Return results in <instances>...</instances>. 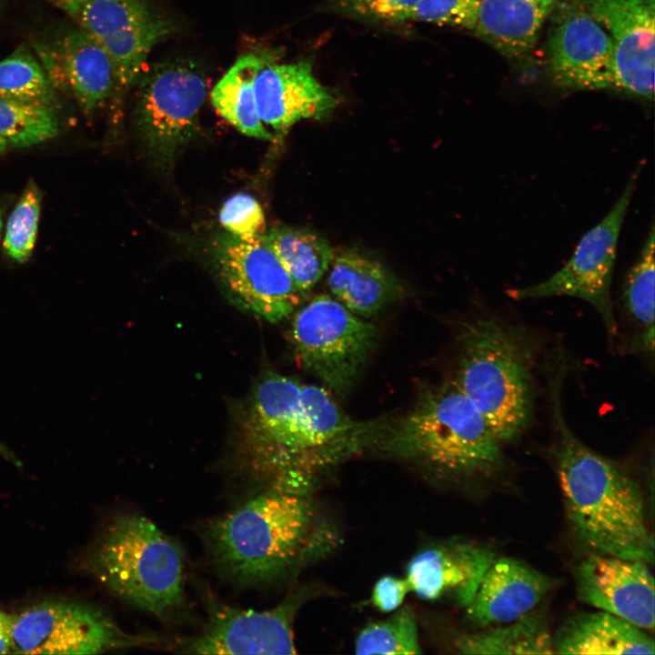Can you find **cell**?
<instances>
[{"mask_svg":"<svg viewBox=\"0 0 655 655\" xmlns=\"http://www.w3.org/2000/svg\"><path fill=\"white\" fill-rule=\"evenodd\" d=\"M3 4H4V0H0V10H1L2 6H3Z\"/></svg>","mask_w":655,"mask_h":655,"instance_id":"obj_40","label":"cell"},{"mask_svg":"<svg viewBox=\"0 0 655 655\" xmlns=\"http://www.w3.org/2000/svg\"><path fill=\"white\" fill-rule=\"evenodd\" d=\"M12 652V616L0 609V654Z\"/></svg>","mask_w":655,"mask_h":655,"instance_id":"obj_35","label":"cell"},{"mask_svg":"<svg viewBox=\"0 0 655 655\" xmlns=\"http://www.w3.org/2000/svg\"><path fill=\"white\" fill-rule=\"evenodd\" d=\"M558 7L547 44L553 82L574 90L615 88L613 46L607 31L581 0Z\"/></svg>","mask_w":655,"mask_h":655,"instance_id":"obj_12","label":"cell"},{"mask_svg":"<svg viewBox=\"0 0 655 655\" xmlns=\"http://www.w3.org/2000/svg\"><path fill=\"white\" fill-rule=\"evenodd\" d=\"M274 60L269 53L245 54L237 59L211 91L212 105L221 116L244 135L266 141H273L276 136L258 115L254 80L260 68Z\"/></svg>","mask_w":655,"mask_h":655,"instance_id":"obj_23","label":"cell"},{"mask_svg":"<svg viewBox=\"0 0 655 655\" xmlns=\"http://www.w3.org/2000/svg\"><path fill=\"white\" fill-rule=\"evenodd\" d=\"M0 456H2L4 458L8 460L9 462L13 463L16 467L21 466V462L19 459L15 457V455L12 452L11 449H9L5 445H4L0 441Z\"/></svg>","mask_w":655,"mask_h":655,"instance_id":"obj_37","label":"cell"},{"mask_svg":"<svg viewBox=\"0 0 655 655\" xmlns=\"http://www.w3.org/2000/svg\"><path fill=\"white\" fill-rule=\"evenodd\" d=\"M410 591L408 580L387 575L380 578L374 586L371 601L382 612L397 610Z\"/></svg>","mask_w":655,"mask_h":655,"instance_id":"obj_34","label":"cell"},{"mask_svg":"<svg viewBox=\"0 0 655 655\" xmlns=\"http://www.w3.org/2000/svg\"><path fill=\"white\" fill-rule=\"evenodd\" d=\"M41 196L36 185L28 183L9 217L3 246L5 254L18 263L25 262L35 247Z\"/></svg>","mask_w":655,"mask_h":655,"instance_id":"obj_30","label":"cell"},{"mask_svg":"<svg viewBox=\"0 0 655 655\" xmlns=\"http://www.w3.org/2000/svg\"><path fill=\"white\" fill-rule=\"evenodd\" d=\"M86 568L116 597L157 618L171 619L186 606L184 550L144 516L114 519Z\"/></svg>","mask_w":655,"mask_h":655,"instance_id":"obj_5","label":"cell"},{"mask_svg":"<svg viewBox=\"0 0 655 655\" xmlns=\"http://www.w3.org/2000/svg\"><path fill=\"white\" fill-rule=\"evenodd\" d=\"M561 380L562 368L549 388L556 435L553 454L569 529L593 553L652 563L654 543L640 487L570 429L559 400Z\"/></svg>","mask_w":655,"mask_h":655,"instance_id":"obj_1","label":"cell"},{"mask_svg":"<svg viewBox=\"0 0 655 655\" xmlns=\"http://www.w3.org/2000/svg\"><path fill=\"white\" fill-rule=\"evenodd\" d=\"M558 0H479L473 31L497 51L519 57L535 45Z\"/></svg>","mask_w":655,"mask_h":655,"instance_id":"obj_22","label":"cell"},{"mask_svg":"<svg viewBox=\"0 0 655 655\" xmlns=\"http://www.w3.org/2000/svg\"><path fill=\"white\" fill-rule=\"evenodd\" d=\"M300 472L290 469L277 475L267 489L206 525L208 552L233 581H269L311 546L315 511L299 489Z\"/></svg>","mask_w":655,"mask_h":655,"instance_id":"obj_2","label":"cell"},{"mask_svg":"<svg viewBox=\"0 0 655 655\" xmlns=\"http://www.w3.org/2000/svg\"><path fill=\"white\" fill-rule=\"evenodd\" d=\"M579 600L646 630L654 629V578L641 559L591 553L577 566Z\"/></svg>","mask_w":655,"mask_h":655,"instance_id":"obj_14","label":"cell"},{"mask_svg":"<svg viewBox=\"0 0 655 655\" xmlns=\"http://www.w3.org/2000/svg\"><path fill=\"white\" fill-rule=\"evenodd\" d=\"M654 227L630 269L622 289L626 317L633 332L626 349L652 356L654 349Z\"/></svg>","mask_w":655,"mask_h":655,"instance_id":"obj_25","label":"cell"},{"mask_svg":"<svg viewBox=\"0 0 655 655\" xmlns=\"http://www.w3.org/2000/svg\"><path fill=\"white\" fill-rule=\"evenodd\" d=\"M1 215H2V211L0 208V235H1V229H2V216Z\"/></svg>","mask_w":655,"mask_h":655,"instance_id":"obj_39","label":"cell"},{"mask_svg":"<svg viewBox=\"0 0 655 655\" xmlns=\"http://www.w3.org/2000/svg\"><path fill=\"white\" fill-rule=\"evenodd\" d=\"M11 616L15 654H99L158 641L126 632L101 609L69 599H43Z\"/></svg>","mask_w":655,"mask_h":655,"instance_id":"obj_7","label":"cell"},{"mask_svg":"<svg viewBox=\"0 0 655 655\" xmlns=\"http://www.w3.org/2000/svg\"><path fill=\"white\" fill-rule=\"evenodd\" d=\"M221 280L234 298L263 319L277 323L291 316L306 297L265 238L225 233L214 244Z\"/></svg>","mask_w":655,"mask_h":655,"instance_id":"obj_10","label":"cell"},{"mask_svg":"<svg viewBox=\"0 0 655 655\" xmlns=\"http://www.w3.org/2000/svg\"><path fill=\"white\" fill-rule=\"evenodd\" d=\"M218 217L226 232L238 237H260L267 232L262 207L254 196L247 193H238L227 198Z\"/></svg>","mask_w":655,"mask_h":655,"instance_id":"obj_31","label":"cell"},{"mask_svg":"<svg viewBox=\"0 0 655 655\" xmlns=\"http://www.w3.org/2000/svg\"><path fill=\"white\" fill-rule=\"evenodd\" d=\"M557 654H653L646 630L609 612H583L570 618L553 638Z\"/></svg>","mask_w":655,"mask_h":655,"instance_id":"obj_21","label":"cell"},{"mask_svg":"<svg viewBox=\"0 0 655 655\" xmlns=\"http://www.w3.org/2000/svg\"><path fill=\"white\" fill-rule=\"evenodd\" d=\"M70 16L109 56L114 95L138 81L151 49L175 30L172 22L142 0H90Z\"/></svg>","mask_w":655,"mask_h":655,"instance_id":"obj_11","label":"cell"},{"mask_svg":"<svg viewBox=\"0 0 655 655\" xmlns=\"http://www.w3.org/2000/svg\"><path fill=\"white\" fill-rule=\"evenodd\" d=\"M479 0H419L412 20L474 30Z\"/></svg>","mask_w":655,"mask_h":655,"instance_id":"obj_33","label":"cell"},{"mask_svg":"<svg viewBox=\"0 0 655 655\" xmlns=\"http://www.w3.org/2000/svg\"><path fill=\"white\" fill-rule=\"evenodd\" d=\"M357 654H421L418 628L413 613L404 608L389 619L371 623L358 634Z\"/></svg>","mask_w":655,"mask_h":655,"instance_id":"obj_29","label":"cell"},{"mask_svg":"<svg viewBox=\"0 0 655 655\" xmlns=\"http://www.w3.org/2000/svg\"><path fill=\"white\" fill-rule=\"evenodd\" d=\"M581 1L611 39L615 88L651 100L655 0Z\"/></svg>","mask_w":655,"mask_h":655,"instance_id":"obj_13","label":"cell"},{"mask_svg":"<svg viewBox=\"0 0 655 655\" xmlns=\"http://www.w3.org/2000/svg\"><path fill=\"white\" fill-rule=\"evenodd\" d=\"M295 312L289 335L297 361L331 393L346 395L371 357L378 327L330 294L315 296Z\"/></svg>","mask_w":655,"mask_h":655,"instance_id":"obj_6","label":"cell"},{"mask_svg":"<svg viewBox=\"0 0 655 655\" xmlns=\"http://www.w3.org/2000/svg\"><path fill=\"white\" fill-rule=\"evenodd\" d=\"M419 0H331L326 9L372 22L412 20Z\"/></svg>","mask_w":655,"mask_h":655,"instance_id":"obj_32","label":"cell"},{"mask_svg":"<svg viewBox=\"0 0 655 655\" xmlns=\"http://www.w3.org/2000/svg\"><path fill=\"white\" fill-rule=\"evenodd\" d=\"M206 94L205 75L190 60L158 63L143 75L136 117L147 149L159 163H170L193 136Z\"/></svg>","mask_w":655,"mask_h":655,"instance_id":"obj_9","label":"cell"},{"mask_svg":"<svg viewBox=\"0 0 655 655\" xmlns=\"http://www.w3.org/2000/svg\"><path fill=\"white\" fill-rule=\"evenodd\" d=\"M454 379L504 444L516 441L534 414V347L519 327L495 317L462 323Z\"/></svg>","mask_w":655,"mask_h":655,"instance_id":"obj_3","label":"cell"},{"mask_svg":"<svg viewBox=\"0 0 655 655\" xmlns=\"http://www.w3.org/2000/svg\"><path fill=\"white\" fill-rule=\"evenodd\" d=\"M58 8L64 10L67 15H71L80 6L90 0H50Z\"/></svg>","mask_w":655,"mask_h":655,"instance_id":"obj_36","label":"cell"},{"mask_svg":"<svg viewBox=\"0 0 655 655\" xmlns=\"http://www.w3.org/2000/svg\"><path fill=\"white\" fill-rule=\"evenodd\" d=\"M379 442L450 475L487 477L504 463L503 443L455 380L424 390Z\"/></svg>","mask_w":655,"mask_h":655,"instance_id":"obj_4","label":"cell"},{"mask_svg":"<svg viewBox=\"0 0 655 655\" xmlns=\"http://www.w3.org/2000/svg\"><path fill=\"white\" fill-rule=\"evenodd\" d=\"M495 557L489 547L450 541L417 554L408 564L406 579L423 600L447 598L467 607Z\"/></svg>","mask_w":655,"mask_h":655,"instance_id":"obj_17","label":"cell"},{"mask_svg":"<svg viewBox=\"0 0 655 655\" xmlns=\"http://www.w3.org/2000/svg\"><path fill=\"white\" fill-rule=\"evenodd\" d=\"M0 98L53 106L55 85L24 46L0 60Z\"/></svg>","mask_w":655,"mask_h":655,"instance_id":"obj_27","label":"cell"},{"mask_svg":"<svg viewBox=\"0 0 655 655\" xmlns=\"http://www.w3.org/2000/svg\"><path fill=\"white\" fill-rule=\"evenodd\" d=\"M545 574L509 557L494 559L466 607L467 618L482 628L509 623L531 612L551 589Z\"/></svg>","mask_w":655,"mask_h":655,"instance_id":"obj_18","label":"cell"},{"mask_svg":"<svg viewBox=\"0 0 655 655\" xmlns=\"http://www.w3.org/2000/svg\"><path fill=\"white\" fill-rule=\"evenodd\" d=\"M642 165L637 166L609 213L579 242L569 261L549 278L511 290L518 299L574 297L600 314L611 341L618 325L611 299V283L620 232L636 189Z\"/></svg>","mask_w":655,"mask_h":655,"instance_id":"obj_8","label":"cell"},{"mask_svg":"<svg viewBox=\"0 0 655 655\" xmlns=\"http://www.w3.org/2000/svg\"><path fill=\"white\" fill-rule=\"evenodd\" d=\"M254 91L260 119L281 134L302 119L328 116L337 106L307 61L266 64L256 76Z\"/></svg>","mask_w":655,"mask_h":655,"instance_id":"obj_16","label":"cell"},{"mask_svg":"<svg viewBox=\"0 0 655 655\" xmlns=\"http://www.w3.org/2000/svg\"><path fill=\"white\" fill-rule=\"evenodd\" d=\"M326 274L330 295L363 318L369 319L404 294L391 271L355 250L335 253Z\"/></svg>","mask_w":655,"mask_h":655,"instance_id":"obj_19","label":"cell"},{"mask_svg":"<svg viewBox=\"0 0 655 655\" xmlns=\"http://www.w3.org/2000/svg\"><path fill=\"white\" fill-rule=\"evenodd\" d=\"M54 59L58 76L82 110L91 113L114 92V72L103 47L81 28L67 31L58 41Z\"/></svg>","mask_w":655,"mask_h":655,"instance_id":"obj_20","label":"cell"},{"mask_svg":"<svg viewBox=\"0 0 655 655\" xmlns=\"http://www.w3.org/2000/svg\"><path fill=\"white\" fill-rule=\"evenodd\" d=\"M265 238L305 297L326 275L336 253L326 239L304 228L274 227Z\"/></svg>","mask_w":655,"mask_h":655,"instance_id":"obj_24","label":"cell"},{"mask_svg":"<svg viewBox=\"0 0 655 655\" xmlns=\"http://www.w3.org/2000/svg\"><path fill=\"white\" fill-rule=\"evenodd\" d=\"M57 133L58 120L52 106L0 98V136L7 146L29 147Z\"/></svg>","mask_w":655,"mask_h":655,"instance_id":"obj_28","label":"cell"},{"mask_svg":"<svg viewBox=\"0 0 655 655\" xmlns=\"http://www.w3.org/2000/svg\"><path fill=\"white\" fill-rule=\"evenodd\" d=\"M464 654H552L553 637L542 619L531 612L504 624L484 628L457 641Z\"/></svg>","mask_w":655,"mask_h":655,"instance_id":"obj_26","label":"cell"},{"mask_svg":"<svg viewBox=\"0 0 655 655\" xmlns=\"http://www.w3.org/2000/svg\"><path fill=\"white\" fill-rule=\"evenodd\" d=\"M6 147H7L6 142L0 136V153L5 152Z\"/></svg>","mask_w":655,"mask_h":655,"instance_id":"obj_38","label":"cell"},{"mask_svg":"<svg viewBox=\"0 0 655 655\" xmlns=\"http://www.w3.org/2000/svg\"><path fill=\"white\" fill-rule=\"evenodd\" d=\"M293 600L263 611L221 606L207 625L180 648L196 654H295Z\"/></svg>","mask_w":655,"mask_h":655,"instance_id":"obj_15","label":"cell"}]
</instances>
